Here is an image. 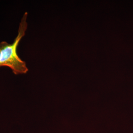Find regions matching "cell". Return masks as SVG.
Segmentation results:
<instances>
[{"label":"cell","mask_w":133,"mask_h":133,"mask_svg":"<svg viewBox=\"0 0 133 133\" xmlns=\"http://www.w3.org/2000/svg\"><path fill=\"white\" fill-rule=\"evenodd\" d=\"M28 12H25L19 24L18 35L11 44L3 41L0 43V67L8 66L14 75L25 74L28 71L26 62L18 56L17 49L21 38L25 35L28 27Z\"/></svg>","instance_id":"cell-1"}]
</instances>
